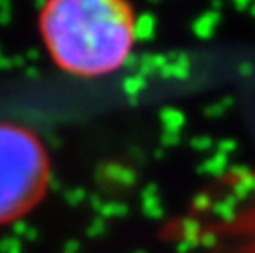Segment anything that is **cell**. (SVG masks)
<instances>
[{
  "label": "cell",
  "instance_id": "3",
  "mask_svg": "<svg viewBox=\"0 0 255 253\" xmlns=\"http://www.w3.org/2000/svg\"><path fill=\"white\" fill-rule=\"evenodd\" d=\"M50 181L52 161L42 137L24 124L0 122V227L30 215Z\"/></svg>",
  "mask_w": 255,
  "mask_h": 253
},
{
  "label": "cell",
  "instance_id": "2",
  "mask_svg": "<svg viewBox=\"0 0 255 253\" xmlns=\"http://www.w3.org/2000/svg\"><path fill=\"white\" fill-rule=\"evenodd\" d=\"M169 231L167 239L191 253H255V167L211 181Z\"/></svg>",
  "mask_w": 255,
  "mask_h": 253
},
{
  "label": "cell",
  "instance_id": "1",
  "mask_svg": "<svg viewBox=\"0 0 255 253\" xmlns=\"http://www.w3.org/2000/svg\"><path fill=\"white\" fill-rule=\"evenodd\" d=\"M38 32L58 70L96 80L116 74L129 60L137 16L122 0H52L38 12Z\"/></svg>",
  "mask_w": 255,
  "mask_h": 253
}]
</instances>
